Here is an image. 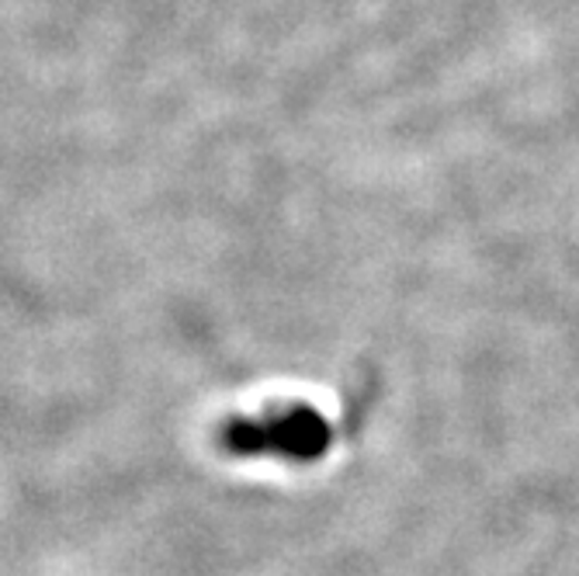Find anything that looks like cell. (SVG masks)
Wrapping results in <instances>:
<instances>
[{
    "label": "cell",
    "mask_w": 579,
    "mask_h": 576,
    "mask_svg": "<svg viewBox=\"0 0 579 576\" xmlns=\"http://www.w3.org/2000/svg\"><path fill=\"white\" fill-rule=\"evenodd\" d=\"M236 452H271V455H292V458H309L329 445V424L316 410L295 406L285 417H267L257 424H240L230 437Z\"/></svg>",
    "instance_id": "1"
}]
</instances>
